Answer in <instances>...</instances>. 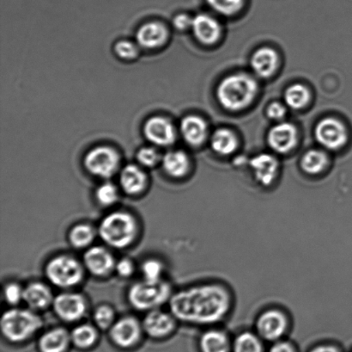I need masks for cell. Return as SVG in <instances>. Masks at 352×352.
I'll return each mask as SVG.
<instances>
[{"mask_svg": "<svg viewBox=\"0 0 352 352\" xmlns=\"http://www.w3.org/2000/svg\"><path fill=\"white\" fill-rule=\"evenodd\" d=\"M232 306L229 291L219 284L183 289L172 296L170 313L176 320L193 325H210L226 318Z\"/></svg>", "mask_w": 352, "mask_h": 352, "instance_id": "1", "label": "cell"}, {"mask_svg": "<svg viewBox=\"0 0 352 352\" xmlns=\"http://www.w3.org/2000/svg\"><path fill=\"white\" fill-rule=\"evenodd\" d=\"M258 91L256 81L250 75L237 74L228 76L217 89L220 105L230 112H239L254 101Z\"/></svg>", "mask_w": 352, "mask_h": 352, "instance_id": "2", "label": "cell"}, {"mask_svg": "<svg viewBox=\"0 0 352 352\" xmlns=\"http://www.w3.org/2000/svg\"><path fill=\"white\" fill-rule=\"evenodd\" d=\"M98 233L110 247L124 249L137 239L139 225L132 214L116 211L109 214L102 220Z\"/></svg>", "mask_w": 352, "mask_h": 352, "instance_id": "3", "label": "cell"}, {"mask_svg": "<svg viewBox=\"0 0 352 352\" xmlns=\"http://www.w3.org/2000/svg\"><path fill=\"white\" fill-rule=\"evenodd\" d=\"M0 325L3 335L17 343L34 335L43 327V322L32 309H12L3 313Z\"/></svg>", "mask_w": 352, "mask_h": 352, "instance_id": "4", "label": "cell"}, {"mask_svg": "<svg viewBox=\"0 0 352 352\" xmlns=\"http://www.w3.org/2000/svg\"><path fill=\"white\" fill-rule=\"evenodd\" d=\"M171 286L164 280L148 282L143 280L131 286L127 298L130 304L140 311L157 309L172 298Z\"/></svg>", "mask_w": 352, "mask_h": 352, "instance_id": "5", "label": "cell"}, {"mask_svg": "<svg viewBox=\"0 0 352 352\" xmlns=\"http://www.w3.org/2000/svg\"><path fill=\"white\" fill-rule=\"evenodd\" d=\"M85 267L77 258L67 254L57 255L47 262L45 274L52 284L71 289L84 280Z\"/></svg>", "mask_w": 352, "mask_h": 352, "instance_id": "6", "label": "cell"}, {"mask_svg": "<svg viewBox=\"0 0 352 352\" xmlns=\"http://www.w3.org/2000/svg\"><path fill=\"white\" fill-rule=\"evenodd\" d=\"M120 162L119 154L108 146L92 148L84 160L85 167L89 174L104 179L110 178L116 174Z\"/></svg>", "mask_w": 352, "mask_h": 352, "instance_id": "7", "label": "cell"}, {"mask_svg": "<svg viewBox=\"0 0 352 352\" xmlns=\"http://www.w3.org/2000/svg\"><path fill=\"white\" fill-rule=\"evenodd\" d=\"M53 308L58 318L67 322H75L85 317L88 310L87 300L74 292H64L55 296Z\"/></svg>", "mask_w": 352, "mask_h": 352, "instance_id": "8", "label": "cell"}, {"mask_svg": "<svg viewBox=\"0 0 352 352\" xmlns=\"http://www.w3.org/2000/svg\"><path fill=\"white\" fill-rule=\"evenodd\" d=\"M315 133L317 141L329 150L340 149L348 139L346 126L333 117H327L320 121Z\"/></svg>", "mask_w": 352, "mask_h": 352, "instance_id": "9", "label": "cell"}, {"mask_svg": "<svg viewBox=\"0 0 352 352\" xmlns=\"http://www.w3.org/2000/svg\"><path fill=\"white\" fill-rule=\"evenodd\" d=\"M287 316L279 309H268L258 317L256 329L262 339L275 341L280 339L287 331Z\"/></svg>", "mask_w": 352, "mask_h": 352, "instance_id": "10", "label": "cell"}, {"mask_svg": "<svg viewBox=\"0 0 352 352\" xmlns=\"http://www.w3.org/2000/svg\"><path fill=\"white\" fill-rule=\"evenodd\" d=\"M84 264L89 273L104 278L115 270L116 261L111 251L101 246L89 247L84 255Z\"/></svg>", "mask_w": 352, "mask_h": 352, "instance_id": "11", "label": "cell"}, {"mask_svg": "<svg viewBox=\"0 0 352 352\" xmlns=\"http://www.w3.org/2000/svg\"><path fill=\"white\" fill-rule=\"evenodd\" d=\"M143 326L135 317L126 316L116 320L110 327V337L117 346L124 348L134 346L140 339Z\"/></svg>", "mask_w": 352, "mask_h": 352, "instance_id": "12", "label": "cell"}, {"mask_svg": "<svg viewBox=\"0 0 352 352\" xmlns=\"http://www.w3.org/2000/svg\"><path fill=\"white\" fill-rule=\"evenodd\" d=\"M144 134L147 140L157 146H170L175 143L176 132L174 124L164 116H153L146 121Z\"/></svg>", "mask_w": 352, "mask_h": 352, "instance_id": "13", "label": "cell"}, {"mask_svg": "<svg viewBox=\"0 0 352 352\" xmlns=\"http://www.w3.org/2000/svg\"><path fill=\"white\" fill-rule=\"evenodd\" d=\"M298 131L292 123H282L272 127L267 136V143L272 150L286 154L295 147Z\"/></svg>", "mask_w": 352, "mask_h": 352, "instance_id": "14", "label": "cell"}, {"mask_svg": "<svg viewBox=\"0 0 352 352\" xmlns=\"http://www.w3.org/2000/svg\"><path fill=\"white\" fill-rule=\"evenodd\" d=\"M175 317L171 313L158 309L151 310L144 320L143 329L148 335L160 339L172 333L175 327Z\"/></svg>", "mask_w": 352, "mask_h": 352, "instance_id": "15", "label": "cell"}, {"mask_svg": "<svg viewBox=\"0 0 352 352\" xmlns=\"http://www.w3.org/2000/svg\"><path fill=\"white\" fill-rule=\"evenodd\" d=\"M278 167L277 158L268 154L256 155L250 161V168L255 181L264 187L274 184L277 178Z\"/></svg>", "mask_w": 352, "mask_h": 352, "instance_id": "16", "label": "cell"}, {"mask_svg": "<svg viewBox=\"0 0 352 352\" xmlns=\"http://www.w3.org/2000/svg\"><path fill=\"white\" fill-rule=\"evenodd\" d=\"M54 296L50 286L33 282L23 289V302L34 311H41L53 305Z\"/></svg>", "mask_w": 352, "mask_h": 352, "instance_id": "17", "label": "cell"}, {"mask_svg": "<svg viewBox=\"0 0 352 352\" xmlns=\"http://www.w3.org/2000/svg\"><path fill=\"white\" fill-rule=\"evenodd\" d=\"M148 185V177L140 165H127L120 174V185L126 195L142 194Z\"/></svg>", "mask_w": 352, "mask_h": 352, "instance_id": "18", "label": "cell"}, {"mask_svg": "<svg viewBox=\"0 0 352 352\" xmlns=\"http://www.w3.org/2000/svg\"><path fill=\"white\" fill-rule=\"evenodd\" d=\"M192 29L197 39L204 44L215 43L221 36L219 22L206 14H199L193 17Z\"/></svg>", "mask_w": 352, "mask_h": 352, "instance_id": "19", "label": "cell"}, {"mask_svg": "<svg viewBox=\"0 0 352 352\" xmlns=\"http://www.w3.org/2000/svg\"><path fill=\"white\" fill-rule=\"evenodd\" d=\"M167 28L160 22H149L143 24L138 30L137 41L141 47L153 50L166 43L168 38Z\"/></svg>", "mask_w": 352, "mask_h": 352, "instance_id": "20", "label": "cell"}, {"mask_svg": "<svg viewBox=\"0 0 352 352\" xmlns=\"http://www.w3.org/2000/svg\"><path fill=\"white\" fill-rule=\"evenodd\" d=\"M278 64V56L271 48H261L251 58V67L258 77L268 78L274 74Z\"/></svg>", "mask_w": 352, "mask_h": 352, "instance_id": "21", "label": "cell"}, {"mask_svg": "<svg viewBox=\"0 0 352 352\" xmlns=\"http://www.w3.org/2000/svg\"><path fill=\"white\" fill-rule=\"evenodd\" d=\"M161 163L165 174L176 179L184 178L190 169L188 154L182 150L168 152L162 157Z\"/></svg>", "mask_w": 352, "mask_h": 352, "instance_id": "22", "label": "cell"}, {"mask_svg": "<svg viewBox=\"0 0 352 352\" xmlns=\"http://www.w3.org/2000/svg\"><path fill=\"white\" fill-rule=\"evenodd\" d=\"M181 133L183 139L191 146H199L207 136V125L205 120L197 116H188L181 123Z\"/></svg>", "mask_w": 352, "mask_h": 352, "instance_id": "23", "label": "cell"}, {"mask_svg": "<svg viewBox=\"0 0 352 352\" xmlns=\"http://www.w3.org/2000/svg\"><path fill=\"white\" fill-rule=\"evenodd\" d=\"M71 340V334L62 327L52 329L41 337L39 347L41 352H64Z\"/></svg>", "mask_w": 352, "mask_h": 352, "instance_id": "24", "label": "cell"}, {"mask_svg": "<svg viewBox=\"0 0 352 352\" xmlns=\"http://www.w3.org/2000/svg\"><path fill=\"white\" fill-rule=\"evenodd\" d=\"M98 234L95 227L89 224L78 223L69 231V242L77 249H85L94 242Z\"/></svg>", "mask_w": 352, "mask_h": 352, "instance_id": "25", "label": "cell"}, {"mask_svg": "<svg viewBox=\"0 0 352 352\" xmlns=\"http://www.w3.org/2000/svg\"><path fill=\"white\" fill-rule=\"evenodd\" d=\"M200 348L202 352H229V338L223 331H207L200 339Z\"/></svg>", "mask_w": 352, "mask_h": 352, "instance_id": "26", "label": "cell"}, {"mask_svg": "<svg viewBox=\"0 0 352 352\" xmlns=\"http://www.w3.org/2000/svg\"><path fill=\"white\" fill-rule=\"evenodd\" d=\"M238 141L232 131L220 129L215 131L210 139L212 148L220 155H229L236 149Z\"/></svg>", "mask_w": 352, "mask_h": 352, "instance_id": "27", "label": "cell"}, {"mask_svg": "<svg viewBox=\"0 0 352 352\" xmlns=\"http://www.w3.org/2000/svg\"><path fill=\"white\" fill-rule=\"evenodd\" d=\"M329 164V158L325 153L320 150H310L303 155L301 160V168L309 175L322 174Z\"/></svg>", "mask_w": 352, "mask_h": 352, "instance_id": "28", "label": "cell"}, {"mask_svg": "<svg viewBox=\"0 0 352 352\" xmlns=\"http://www.w3.org/2000/svg\"><path fill=\"white\" fill-rule=\"evenodd\" d=\"M310 94L308 88L301 84L289 86L285 92V101L289 108L300 110L308 105Z\"/></svg>", "mask_w": 352, "mask_h": 352, "instance_id": "29", "label": "cell"}, {"mask_svg": "<svg viewBox=\"0 0 352 352\" xmlns=\"http://www.w3.org/2000/svg\"><path fill=\"white\" fill-rule=\"evenodd\" d=\"M98 331L89 324L76 327L71 333V340L79 348H89L98 340Z\"/></svg>", "mask_w": 352, "mask_h": 352, "instance_id": "30", "label": "cell"}, {"mask_svg": "<svg viewBox=\"0 0 352 352\" xmlns=\"http://www.w3.org/2000/svg\"><path fill=\"white\" fill-rule=\"evenodd\" d=\"M96 202L102 207H110L118 202L120 194L118 188L113 183L105 182L96 189Z\"/></svg>", "mask_w": 352, "mask_h": 352, "instance_id": "31", "label": "cell"}, {"mask_svg": "<svg viewBox=\"0 0 352 352\" xmlns=\"http://www.w3.org/2000/svg\"><path fill=\"white\" fill-rule=\"evenodd\" d=\"M234 352H263L261 341L255 334L246 332L241 333L234 340Z\"/></svg>", "mask_w": 352, "mask_h": 352, "instance_id": "32", "label": "cell"}, {"mask_svg": "<svg viewBox=\"0 0 352 352\" xmlns=\"http://www.w3.org/2000/svg\"><path fill=\"white\" fill-rule=\"evenodd\" d=\"M164 271V264L157 258H149L143 262L141 265V272L144 277L143 280L148 282H158L163 280Z\"/></svg>", "mask_w": 352, "mask_h": 352, "instance_id": "33", "label": "cell"}, {"mask_svg": "<svg viewBox=\"0 0 352 352\" xmlns=\"http://www.w3.org/2000/svg\"><path fill=\"white\" fill-rule=\"evenodd\" d=\"M93 319L99 329H110V327L116 322L115 309L108 304L100 305L95 309Z\"/></svg>", "mask_w": 352, "mask_h": 352, "instance_id": "34", "label": "cell"}, {"mask_svg": "<svg viewBox=\"0 0 352 352\" xmlns=\"http://www.w3.org/2000/svg\"><path fill=\"white\" fill-rule=\"evenodd\" d=\"M206 1L217 12L224 16H231L239 12L244 0H206Z\"/></svg>", "mask_w": 352, "mask_h": 352, "instance_id": "35", "label": "cell"}, {"mask_svg": "<svg viewBox=\"0 0 352 352\" xmlns=\"http://www.w3.org/2000/svg\"><path fill=\"white\" fill-rule=\"evenodd\" d=\"M137 160L144 167H154L162 161V157L155 148L146 147L138 152Z\"/></svg>", "mask_w": 352, "mask_h": 352, "instance_id": "36", "label": "cell"}, {"mask_svg": "<svg viewBox=\"0 0 352 352\" xmlns=\"http://www.w3.org/2000/svg\"><path fill=\"white\" fill-rule=\"evenodd\" d=\"M23 289L17 282H8L3 289V298L10 305H17L23 301Z\"/></svg>", "mask_w": 352, "mask_h": 352, "instance_id": "37", "label": "cell"}, {"mask_svg": "<svg viewBox=\"0 0 352 352\" xmlns=\"http://www.w3.org/2000/svg\"><path fill=\"white\" fill-rule=\"evenodd\" d=\"M115 52L123 60H132V59L136 58L139 54V50L136 45L127 40L118 41L116 44Z\"/></svg>", "mask_w": 352, "mask_h": 352, "instance_id": "38", "label": "cell"}, {"mask_svg": "<svg viewBox=\"0 0 352 352\" xmlns=\"http://www.w3.org/2000/svg\"><path fill=\"white\" fill-rule=\"evenodd\" d=\"M116 271L122 278H130L135 271V265L130 258H123L116 262Z\"/></svg>", "mask_w": 352, "mask_h": 352, "instance_id": "39", "label": "cell"}, {"mask_svg": "<svg viewBox=\"0 0 352 352\" xmlns=\"http://www.w3.org/2000/svg\"><path fill=\"white\" fill-rule=\"evenodd\" d=\"M267 113L269 118L272 120H280L284 118L286 114V109L282 103L274 102L269 105Z\"/></svg>", "mask_w": 352, "mask_h": 352, "instance_id": "40", "label": "cell"}, {"mask_svg": "<svg viewBox=\"0 0 352 352\" xmlns=\"http://www.w3.org/2000/svg\"><path fill=\"white\" fill-rule=\"evenodd\" d=\"M192 19L186 14H179L176 16L174 19V25L176 29L185 30H188V28H192Z\"/></svg>", "mask_w": 352, "mask_h": 352, "instance_id": "41", "label": "cell"}, {"mask_svg": "<svg viewBox=\"0 0 352 352\" xmlns=\"http://www.w3.org/2000/svg\"><path fill=\"white\" fill-rule=\"evenodd\" d=\"M270 352H295L293 347L289 343L278 342L271 348Z\"/></svg>", "mask_w": 352, "mask_h": 352, "instance_id": "42", "label": "cell"}, {"mask_svg": "<svg viewBox=\"0 0 352 352\" xmlns=\"http://www.w3.org/2000/svg\"><path fill=\"white\" fill-rule=\"evenodd\" d=\"M310 352H339L336 347L332 346H320Z\"/></svg>", "mask_w": 352, "mask_h": 352, "instance_id": "43", "label": "cell"}]
</instances>
